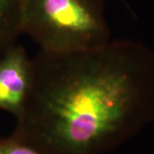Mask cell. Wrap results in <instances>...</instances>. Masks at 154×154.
<instances>
[{
  "instance_id": "4",
  "label": "cell",
  "mask_w": 154,
  "mask_h": 154,
  "mask_svg": "<svg viewBox=\"0 0 154 154\" xmlns=\"http://www.w3.org/2000/svg\"><path fill=\"white\" fill-rule=\"evenodd\" d=\"M24 4L25 0H0V58L23 34Z\"/></svg>"
},
{
  "instance_id": "3",
  "label": "cell",
  "mask_w": 154,
  "mask_h": 154,
  "mask_svg": "<svg viewBox=\"0 0 154 154\" xmlns=\"http://www.w3.org/2000/svg\"><path fill=\"white\" fill-rule=\"evenodd\" d=\"M32 82V58L17 44L0 58V110L17 118L25 106Z\"/></svg>"
},
{
  "instance_id": "1",
  "label": "cell",
  "mask_w": 154,
  "mask_h": 154,
  "mask_svg": "<svg viewBox=\"0 0 154 154\" xmlns=\"http://www.w3.org/2000/svg\"><path fill=\"white\" fill-rule=\"evenodd\" d=\"M11 136L44 154H105L154 122V51L140 41L32 58Z\"/></svg>"
},
{
  "instance_id": "2",
  "label": "cell",
  "mask_w": 154,
  "mask_h": 154,
  "mask_svg": "<svg viewBox=\"0 0 154 154\" xmlns=\"http://www.w3.org/2000/svg\"><path fill=\"white\" fill-rule=\"evenodd\" d=\"M23 34L46 52L65 53L109 43L102 0H25Z\"/></svg>"
},
{
  "instance_id": "5",
  "label": "cell",
  "mask_w": 154,
  "mask_h": 154,
  "mask_svg": "<svg viewBox=\"0 0 154 154\" xmlns=\"http://www.w3.org/2000/svg\"><path fill=\"white\" fill-rule=\"evenodd\" d=\"M0 154H44L16 138L0 137Z\"/></svg>"
}]
</instances>
